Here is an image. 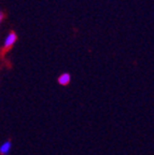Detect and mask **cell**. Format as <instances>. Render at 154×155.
<instances>
[{
  "label": "cell",
  "mask_w": 154,
  "mask_h": 155,
  "mask_svg": "<svg viewBox=\"0 0 154 155\" xmlns=\"http://www.w3.org/2000/svg\"><path fill=\"white\" fill-rule=\"evenodd\" d=\"M16 40H17V37L14 32H10V34H8V36L5 37V42H3V48H5V50L11 48L15 44Z\"/></svg>",
  "instance_id": "6da1fadb"
},
{
  "label": "cell",
  "mask_w": 154,
  "mask_h": 155,
  "mask_svg": "<svg viewBox=\"0 0 154 155\" xmlns=\"http://www.w3.org/2000/svg\"><path fill=\"white\" fill-rule=\"evenodd\" d=\"M11 149H12L11 141H5L2 144L0 145V154L8 155L10 153V151H11Z\"/></svg>",
  "instance_id": "7a4b0ae2"
},
{
  "label": "cell",
  "mask_w": 154,
  "mask_h": 155,
  "mask_svg": "<svg viewBox=\"0 0 154 155\" xmlns=\"http://www.w3.org/2000/svg\"><path fill=\"white\" fill-rule=\"evenodd\" d=\"M71 81V77H70L69 73H62V74L58 77V83L60 85H68Z\"/></svg>",
  "instance_id": "3957f363"
},
{
  "label": "cell",
  "mask_w": 154,
  "mask_h": 155,
  "mask_svg": "<svg viewBox=\"0 0 154 155\" xmlns=\"http://www.w3.org/2000/svg\"><path fill=\"white\" fill-rule=\"evenodd\" d=\"M2 18H3V14L1 12H0V23H1V21H2Z\"/></svg>",
  "instance_id": "277c9868"
}]
</instances>
